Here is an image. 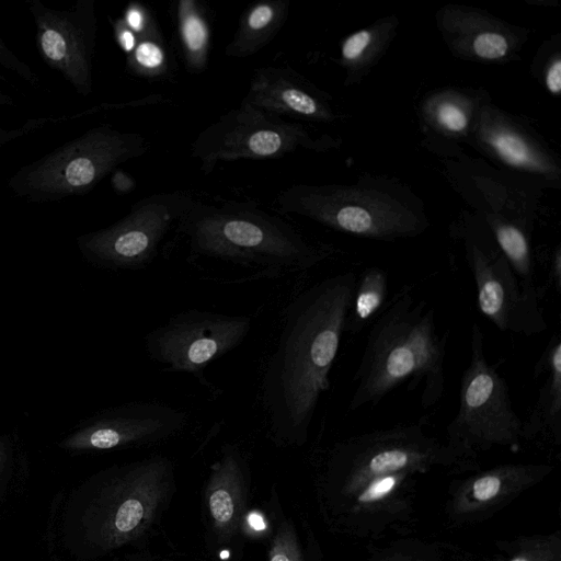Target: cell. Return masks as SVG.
<instances>
[{
    "label": "cell",
    "mask_w": 561,
    "mask_h": 561,
    "mask_svg": "<svg viewBox=\"0 0 561 561\" xmlns=\"http://www.w3.org/2000/svg\"><path fill=\"white\" fill-rule=\"evenodd\" d=\"M469 471L422 423L348 437L334 446L322 479L332 528L357 539L410 535L417 520V485L432 470Z\"/></svg>",
    "instance_id": "6da1fadb"
},
{
    "label": "cell",
    "mask_w": 561,
    "mask_h": 561,
    "mask_svg": "<svg viewBox=\"0 0 561 561\" xmlns=\"http://www.w3.org/2000/svg\"><path fill=\"white\" fill-rule=\"evenodd\" d=\"M356 279L351 271L325 277L285 309L261 385L262 404L276 443L300 446L308 439L319 401L330 388Z\"/></svg>",
    "instance_id": "7a4b0ae2"
},
{
    "label": "cell",
    "mask_w": 561,
    "mask_h": 561,
    "mask_svg": "<svg viewBox=\"0 0 561 561\" xmlns=\"http://www.w3.org/2000/svg\"><path fill=\"white\" fill-rule=\"evenodd\" d=\"M447 333L434 309L410 287L402 289L375 319L353 377L351 411L379 403L410 380L420 388L421 404L433 408L445 391Z\"/></svg>",
    "instance_id": "3957f363"
},
{
    "label": "cell",
    "mask_w": 561,
    "mask_h": 561,
    "mask_svg": "<svg viewBox=\"0 0 561 561\" xmlns=\"http://www.w3.org/2000/svg\"><path fill=\"white\" fill-rule=\"evenodd\" d=\"M192 253L259 270L267 276L304 272L334 254L254 202L195 201L176 225Z\"/></svg>",
    "instance_id": "277c9868"
},
{
    "label": "cell",
    "mask_w": 561,
    "mask_h": 561,
    "mask_svg": "<svg viewBox=\"0 0 561 561\" xmlns=\"http://www.w3.org/2000/svg\"><path fill=\"white\" fill-rule=\"evenodd\" d=\"M148 148L141 134L99 125L21 167L7 185L27 203L84 195L118 165L141 157Z\"/></svg>",
    "instance_id": "5b68a950"
},
{
    "label": "cell",
    "mask_w": 561,
    "mask_h": 561,
    "mask_svg": "<svg viewBox=\"0 0 561 561\" xmlns=\"http://www.w3.org/2000/svg\"><path fill=\"white\" fill-rule=\"evenodd\" d=\"M172 476V462L162 456L107 471L79 517L90 551L106 553L140 536L167 500Z\"/></svg>",
    "instance_id": "8992f818"
},
{
    "label": "cell",
    "mask_w": 561,
    "mask_h": 561,
    "mask_svg": "<svg viewBox=\"0 0 561 561\" xmlns=\"http://www.w3.org/2000/svg\"><path fill=\"white\" fill-rule=\"evenodd\" d=\"M446 444L477 471L480 454L495 447H516L523 421L514 410L507 383L485 357L484 335L471 328L470 360L460 380L459 408L446 428Z\"/></svg>",
    "instance_id": "52a82bcc"
},
{
    "label": "cell",
    "mask_w": 561,
    "mask_h": 561,
    "mask_svg": "<svg viewBox=\"0 0 561 561\" xmlns=\"http://www.w3.org/2000/svg\"><path fill=\"white\" fill-rule=\"evenodd\" d=\"M274 206L279 214H296L334 230L371 239L411 237L425 227L423 218L408 209L336 185L295 184L276 195Z\"/></svg>",
    "instance_id": "ba28073f"
},
{
    "label": "cell",
    "mask_w": 561,
    "mask_h": 561,
    "mask_svg": "<svg viewBox=\"0 0 561 561\" xmlns=\"http://www.w3.org/2000/svg\"><path fill=\"white\" fill-rule=\"evenodd\" d=\"M299 148L321 149L322 140L312 139L302 125L242 100L198 134L191 154L209 174L221 161L278 159Z\"/></svg>",
    "instance_id": "9c48e42d"
},
{
    "label": "cell",
    "mask_w": 561,
    "mask_h": 561,
    "mask_svg": "<svg viewBox=\"0 0 561 561\" xmlns=\"http://www.w3.org/2000/svg\"><path fill=\"white\" fill-rule=\"evenodd\" d=\"M195 201L186 191L148 195L135 203L121 220L80 236L77 239L79 250L90 262L105 268H145Z\"/></svg>",
    "instance_id": "30bf717a"
},
{
    "label": "cell",
    "mask_w": 561,
    "mask_h": 561,
    "mask_svg": "<svg viewBox=\"0 0 561 561\" xmlns=\"http://www.w3.org/2000/svg\"><path fill=\"white\" fill-rule=\"evenodd\" d=\"M252 329L248 316L188 309L175 313L144 337L145 351L162 370L205 381L204 370L236 350Z\"/></svg>",
    "instance_id": "8fae6325"
},
{
    "label": "cell",
    "mask_w": 561,
    "mask_h": 561,
    "mask_svg": "<svg viewBox=\"0 0 561 561\" xmlns=\"http://www.w3.org/2000/svg\"><path fill=\"white\" fill-rule=\"evenodd\" d=\"M35 26V45L43 61L81 96L93 90V58L98 38L95 0H76L56 9L25 0Z\"/></svg>",
    "instance_id": "7c38bea8"
},
{
    "label": "cell",
    "mask_w": 561,
    "mask_h": 561,
    "mask_svg": "<svg viewBox=\"0 0 561 561\" xmlns=\"http://www.w3.org/2000/svg\"><path fill=\"white\" fill-rule=\"evenodd\" d=\"M466 261L476 284L478 308L500 331L526 336L546 331L539 293L524 289L496 244L469 238Z\"/></svg>",
    "instance_id": "4fadbf2b"
},
{
    "label": "cell",
    "mask_w": 561,
    "mask_h": 561,
    "mask_svg": "<svg viewBox=\"0 0 561 561\" xmlns=\"http://www.w3.org/2000/svg\"><path fill=\"white\" fill-rule=\"evenodd\" d=\"M187 414L158 401H134L92 417L61 442L71 451H103L165 440L187 425Z\"/></svg>",
    "instance_id": "5bb4252c"
},
{
    "label": "cell",
    "mask_w": 561,
    "mask_h": 561,
    "mask_svg": "<svg viewBox=\"0 0 561 561\" xmlns=\"http://www.w3.org/2000/svg\"><path fill=\"white\" fill-rule=\"evenodd\" d=\"M553 470L549 463L497 465L453 480L444 506L449 525H476L492 518Z\"/></svg>",
    "instance_id": "9a60e30c"
},
{
    "label": "cell",
    "mask_w": 561,
    "mask_h": 561,
    "mask_svg": "<svg viewBox=\"0 0 561 561\" xmlns=\"http://www.w3.org/2000/svg\"><path fill=\"white\" fill-rule=\"evenodd\" d=\"M243 100L279 117L309 121H329L332 117L321 93L288 66L256 69Z\"/></svg>",
    "instance_id": "2e32d148"
},
{
    "label": "cell",
    "mask_w": 561,
    "mask_h": 561,
    "mask_svg": "<svg viewBox=\"0 0 561 561\" xmlns=\"http://www.w3.org/2000/svg\"><path fill=\"white\" fill-rule=\"evenodd\" d=\"M245 485V462L237 446L227 444L211 467L206 488L207 512L215 533L227 538L239 526Z\"/></svg>",
    "instance_id": "e0dca14e"
},
{
    "label": "cell",
    "mask_w": 561,
    "mask_h": 561,
    "mask_svg": "<svg viewBox=\"0 0 561 561\" xmlns=\"http://www.w3.org/2000/svg\"><path fill=\"white\" fill-rule=\"evenodd\" d=\"M545 379L528 417L523 421V440L561 443V337L556 332L536 364L535 376Z\"/></svg>",
    "instance_id": "ac0fdd59"
},
{
    "label": "cell",
    "mask_w": 561,
    "mask_h": 561,
    "mask_svg": "<svg viewBox=\"0 0 561 561\" xmlns=\"http://www.w3.org/2000/svg\"><path fill=\"white\" fill-rule=\"evenodd\" d=\"M289 14V0H261L239 18L232 39L225 54L245 58L263 49L280 31Z\"/></svg>",
    "instance_id": "d6986e66"
},
{
    "label": "cell",
    "mask_w": 561,
    "mask_h": 561,
    "mask_svg": "<svg viewBox=\"0 0 561 561\" xmlns=\"http://www.w3.org/2000/svg\"><path fill=\"white\" fill-rule=\"evenodd\" d=\"M175 21L186 70L192 73L205 71L211 37L206 9L196 0H180L175 9Z\"/></svg>",
    "instance_id": "ffe728a7"
},
{
    "label": "cell",
    "mask_w": 561,
    "mask_h": 561,
    "mask_svg": "<svg viewBox=\"0 0 561 561\" xmlns=\"http://www.w3.org/2000/svg\"><path fill=\"white\" fill-rule=\"evenodd\" d=\"M388 295V275L380 267H368L356 279L345 331L358 333L382 310Z\"/></svg>",
    "instance_id": "44dd1931"
},
{
    "label": "cell",
    "mask_w": 561,
    "mask_h": 561,
    "mask_svg": "<svg viewBox=\"0 0 561 561\" xmlns=\"http://www.w3.org/2000/svg\"><path fill=\"white\" fill-rule=\"evenodd\" d=\"M495 547L503 554L500 561H561V531L497 540Z\"/></svg>",
    "instance_id": "7402d4cb"
},
{
    "label": "cell",
    "mask_w": 561,
    "mask_h": 561,
    "mask_svg": "<svg viewBox=\"0 0 561 561\" xmlns=\"http://www.w3.org/2000/svg\"><path fill=\"white\" fill-rule=\"evenodd\" d=\"M126 71L135 77L159 79L170 71V58L162 32L138 38L134 50L126 56Z\"/></svg>",
    "instance_id": "603a6c76"
},
{
    "label": "cell",
    "mask_w": 561,
    "mask_h": 561,
    "mask_svg": "<svg viewBox=\"0 0 561 561\" xmlns=\"http://www.w3.org/2000/svg\"><path fill=\"white\" fill-rule=\"evenodd\" d=\"M446 551L439 541L404 536L373 548L367 561H442Z\"/></svg>",
    "instance_id": "cb8c5ba5"
},
{
    "label": "cell",
    "mask_w": 561,
    "mask_h": 561,
    "mask_svg": "<svg viewBox=\"0 0 561 561\" xmlns=\"http://www.w3.org/2000/svg\"><path fill=\"white\" fill-rule=\"evenodd\" d=\"M485 139L493 151L510 165L534 171L545 170L540 156L516 133L493 128L485 134Z\"/></svg>",
    "instance_id": "d4e9b609"
},
{
    "label": "cell",
    "mask_w": 561,
    "mask_h": 561,
    "mask_svg": "<svg viewBox=\"0 0 561 561\" xmlns=\"http://www.w3.org/2000/svg\"><path fill=\"white\" fill-rule=\"evenodd\" d=\"M268 561H304L291 525L284 523L278 527L270 546Z\"/></svg>",
    "instance_id": "484cf974"
},
{
    "label": "cell",
    "mask_w": 561,
    "mask_h": 561,
    "mask_svg": "<svg viewBox=\"0 0 561 561\" xmlns=\"http://www.w3.org/2000/svg\"><path fill=\"white\" fill-rule=\"evenodd\" d=\"M122 19L138 38L161 32L151 12L139 2L128 3Z\"/></svg>",
    "instance_id": "4316f807"
},
{
    "label": "cell",
    "mask_w": 561,
    "mask_h": 561,
    "mask_svg": "<svg viewBox=\"0 0 561 561\" xmlns=\"http://www.w3.org/2000/svg\"><path fill=\"white\" fill-rule=\"evenodd\" d=\"M76 119L75 114H64L57 117H38V118H31L26 121L24 124H22L19 127L15 128H3L0 127V148L4 147L5 145L13 142L28 134H32L36 131L37 129H41L45 126L51 125V124H58L62 122H68Z\"/></svg>",
    "instance_id": "83f0119b"
},
{
    "label": "cell",
    "mask_w": 561,
    "mask_h": 561,
    "mask_svg": "<svg viewBox=\"0 0 561 561\" xmlns=\"http://www.w3.org/2000/svg\"><path fill=\"white\" fill-rule=\"evenodd\" d=\"M474 54L485 60L500 59L506 55L508 42L497 32H484L479 34L472 44Z\"/></svg>",
    "instance_id": "f1b7e54d"
},
{
    "label": "cell",
    "mask_w": 561,
    "mask_h": 561,
    "mask_svg": "<svg viewBox=\"0 0 561 561\" xmlns=\"http://www.w3.org/2000/svg\"><path fill=\"white\" fill-rule=\"evenodd\" d=\"M0 66L20 77L32 87H38L41 79L33 69L15 55L0 36Z\"/></svg>",
    "instance_id": "f546056e"
},
{
    "label": "cell",
    "mask_w": 561,
    "mask_h": 561,
    "mask_svg": "<svg viewBox=\"0 0 561 561\" xmlns=\"http://www.w3.org/2000/svg\"><path fill=\"white\" fill-rule=\"evenodd\" d=\"M373 38L370 30H360L347 36L341 48L342 59L346 62L358 60L371 46Z\"/></svg>",
    "instance_id": "4dcf8cb0"
},
{
    "label": "cell",
    "mask_w": 561,
    "mask_h": 561,
    "mask_svg": "<svg viewBox=\"0 0 561 561\" xmlns=\"http://www.w3.org/2000/svg\"><path fill=\"white\" fill-rule=\"evenodd\" d=\"M438 123L447 130L458 133L462 131L468 124L465 111L453 103H444L437 108Z\"/></svg>",
    "instance_id": "1f68e13d"
},
{
    "label": "cell",
    "mask_w": 561,
    "mask_h": 561,
    "mask_svg": "<svg viewBox=\"0 0 561 561\" xmlns=\"http://www.w3.org/2000/svg\"><path fill=\"white\" fill-rule=\"evenodd\" d=\"M111 24L117 45L126 56L129 55L137 45V35L126 25L122 16L111 20Z\"/></svg>",
    "instance_id": "d6a6232c"
},
{
    "label": "cell",
    "mask_w": 561,
    "mask_h": 561,
    "mask_svg": "<svg viewBox=\"0 0 561 561\" xmlns=\"http://www.w3.org/2000/svg\"><path fill=\"white\" fill-rule=\"evenodd\" d=\"M111 184L117 194H128L136 185L134 179L121 169L112 173Z\"/></svg>",
    "instance_id": "836d02e7"
},
{
    "label": "cell",
    "mask_w": 561,
    "mask_h": 561,
    "mask_svg": "<svg viewBox=\"0 0 561 561\" xmlns=\"http://www.w3.org/2000/svg\"><path fill=\"white\" fill-rule=\"evenodd\" d=\"M546 85L547 89L558 95L561 90V61L556 59L549 67L546 73Z\"/></svg>",
    "instance_id": "e575fe53"
},
{
    "label": "cell",
    "mask_w": 561,
    "mask_h": 561,
    "mask_svg": "<svg viewBox=\"0 0 561 561\" xmlns=\"http://www.w3.org/2000/svg\"><path fill=\"white\" fill-rule=\"evenodd\" d=\"M550 277L558 291L561 289V250L557 249L551 262Z\"/></svg>",
    "instance_id": "d590c367"
},
{
    "label": "cell",
    "mask_w": 561,
    "mask_h": 561,
    "mask_svg": "<svg viewBox=\"0 0 561 561\" xmlns=\"http://www.w3.org/2000/svg\"><path fill=\"white\" fill-rule=\"evenodd\" d=\"M11 456V448L9 440L5 437H0V479L2 478Z\"/></svg>",
    "instance_id": "8d00e7d4"
},
{
    "label": "cell",
    "mask_w": 561,
    "mask_h": 561,
    "mask_svg": "<svg viewBox=\"0 0 561 561\" xmlns=\"http://www.w3.org/2000/svg\"><path fill=\"white\" fill-rule=\"evenodd\" d=\"M14 100L0 90V106H13Z\"/></svg>",
    "instance_id": "74e56055"
}]
</instances>
